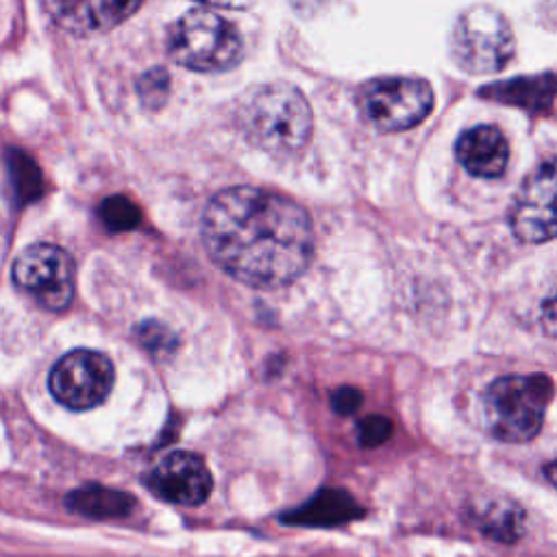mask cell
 Instances as JSON below:
<instances>
[{
  "instance_id": "1",
  "label": "cell",
  "mask_w": 557,
  "mask_h": 557,
  "mask_svg": "<svg viewBox=\"0 0 557 557\" xmlns=\"http://www.w3.org/2000/svg\"><path fill=\"white\" fill-rule=\"evenodd\" d=\"M203 242L220 270L262 290L292 283L314 257L307 212L259 188L218 192L203 214Z\"/></svg>"
},
{
  "instance_id": "2",
  "label": "cell",
  "mask_w": 557,
  "mask_h": 557,
  "mask_svg": "<svg viewBox=\"0 0 557 557\" xmlns=\"http://www.w3.org/2000/svg\"><path fill=\"white\" fill-rule=\"evenodd\" d=\"M240 123L253 147L277 157L299 153L314 127L307 99L290 84L255 90L240 110Z\"/></svg>"
},
{
  "instance_id": "3",
  "label": "cell",
  "mask_w": 557,
  "mask_h": 557,
  "mask_svg": "<svg viewBox=\"0 0 557 557\" xmlns=\"http://www.w3.org/2000/svg\"><path fill=\"white\" fill-rule=\"evenodd\" d=\"M550 398L553 381L546 375L501 377L483 396L485 429L501 442H529L542 429Z\"/></svg>"
},
{
  "instance_id": "4",
  "label": "cell",
  "mask_w": 557,
  "mask_h": 557,
  "mask_svg": "<svg viewBox=\"0 0 557 557\" xmlns=\"http://www.w3.org/2000/svg\"><path fill=\"white\" fill-rule=\"evenodd\" d=\"M170 58L194 73H225L244 53L240 31L207 8L183 14L168 31Z\"/></svg>"
},
{
  "instance_id": "5",
  "label": "cell",
  "mask_w": 557,
  "mask_h": 557,
  "mask_svg": "<svg viewBox=\"0 0 557 557\" xmlns=\"http://www.w3.org/2000/svg\"><path fill=\"white\" fill-rule=\"evenodd\" d=\"M514 55V34L507 18L494 8L466 10L451 34V58L468 75L503 71Z\"/></svg>"
},
{
  "instance_id": "6",
  "label": "cell",
  "mask_w": 557,
  "mask_h": 557,
  "mask_svg": "<svg viewBox=\"0 0 557 557\" xmlns=\"http://www.w3.org/2000/svg\"><path fill=\"white\" fill-rule=\"evenodd\" d=\"M357 105L366 123L383 134H401L420 125L433 110V90L422 79L381 77L362 86Z\"/></svg>"
},
{
  "instance_id": "7",
  "label": "cell",
  "mask_w": 557,
  "mask_h": 557,
  "mask_svg": "<svg viewBox=\"0 0 557 557\" xmlns=\"http://www.w3.org/2000/svg\"><path fill=\"white\" fill-rule=\"evenodd\" d=\"M75 262L55 244H34L14 264V283L45 309L64 312L75 299Z\"/></svg>"
},
{
  "instance_id": "8",
  "label": "cell",
  "mask_w": 557,
  "mask_h": 557,
  "mask_svg": "<svg viewBox=\"0 0 557 557\" xmlns=\"http://www.w3.org/2000/svg\"><path fill=\"white\" fill-rule=\"evenodd\" d=\"M114 381L116 370L110 357L88 349L64 355L49 377L53 396L73 412L99 407L112 394Z\"/></svg>"
},
{
  "instance_id": "9",
  "label": "cell",
  "mask_w": 557,
  "mask_h": 557,
  "mask_svg": "<svg viewBox=\"0 0 557 557\" xmlns=\"http://www.w3.org/2000/svg\"><path fill=\"white\" fill-rule=\"evenodd\" d=\"M555 162L546 160L537 170L520 186L511 212L509 225L514 236L527 244H544L555 236Z\"/></svg>"
},
{
  "instance_id": "10",
  "label": "cell",
  "mask_w": 557,
  "mask_h": 557,
  "mask_svg": "<svg viewBox=\"0 0 557 557\" xmlns=\"http://www.w3.org/2000/svg\"><path fill=\"white\" fill-rule=\"evenodd\" d=\"M147 485L166 503L199 507L210 498L214 479L201 455L175 451L149 472Z\"/></svg>"
},
{
  "instance_id": "11",
  "label": "cell",
  "mask_w": 557,
  "mask_h": 557,
  "mask_svg": "<svg viewBox=\"0 0 557 557\" xmlns=\"http://www.w3.org/2000/svg\"><path fill=\"white\" fill-rule=\"evenodd\" d=\"M459 164L477 179H498L509 164V144L505 136L490 125L464 131L455 147Z\"/></svg>"
},
{
  "instance_id": "12",
  "label": "cell",
  "mask_w": 557,
  "mask_h": 557,
  "mask_svg": "<svg viewBox=\"0 0 557 557\" xmlns=\"http://www.w3.org/2000/svg\"><path fill=\"white\" fill-rule=\"evenodd\" d=\"M140 10V3H49L47 12L51 18L71 34H103L118 27L134 12Z\"/></svg>"
},
{
  "instance_id": "13",
  "label": "cell",
  "mask_w": 557,
  "mask_h": 557,
  "mask_svg": "<svg viewBox=\"0 0 557 557\" xmlns=\"http://www.w3.org/2000/svg\"><path fill=\"white\" fill-rule=\"evenodd\" d=\"M362 516H364V507L353 498V494L338 488H325V490H318L303 505L286 511L281 516V522L296 524V527L329 529V527L346 524Z\"/></svg>"
},
{
  "instance_id": "14",
  "label": "cell",
  "mask_w": 557,
  "mask_h": 557,
  "mask_svg": "<svg viewBox=\"0 0 557 557\" xmlns=\"http://www.w3.org/2000/svg\"><path fill=\"white\" fill-rule=\"evenodd\" d=\"M136 505L138 503L129 492H121L99 483L77 488L66 496V507L71 511L92 520L127 518L136 509Z\"/></svg>"
},
{
  "instance_id": "15",
  "label": "cell",
  "mask_w": 557,
  "mask_h": 557,
  "mask_svg": "<svg viewBox=\"0 0 557 557\" xmlns=\"http://www.w3.org/2000/svg\"><path fill=\"white\" fill-rule=\"evenodd\" d=\"M553 73H546L542 77H527V79H514L507 84H494L481 92V97L509 103L514 107H522L535 114L550 112L553 105Z\"/></svg>"
},
{
  "instance_id": "16",
  "label": "cell",
  "mask_w": 557,
  "mask_h": 557,
  "mask_svg": "<svg viewBox=\"0 0 557 557\" xmlns=\"http://www.w3.org/2000/svg\"><path fill=\"white\" fill-rule=\"evenodd\" d=\"M472 524L494 542L514 544L524 533V511L509 501H490L472 511Z\"/></svg>"
},
{
  "instance_id": "17",
  "label": "cell",
  "mask_w": 557,
  "mask_h": 557,
  "mask_svg": "<svg viewBox=\"0 0 557 557\" xmlns=\"http://www.w3.org/2000/svg\"><path fill=\"white\" fill-rule=\"evenodd\" d=\"M101 220L103 225L114 231V233H123V231H134L140 220V207L136 203H131L127 197H110L101 203Z\"/></svg>"
},
{
  "instance_id": "18",
  "label": "cell",
  "mask_w": 557,
  "mask_h": 557,
  "mask_svg": "<svg viewBox=\"0 0 557 557\" xmlns=\"http://www.w3.org/2000/svg\"><path fill=\"white\" fill-rule=\"evenodd\" d=\"M138 92H140V99L144 101L147 107L151 110H157L166 103L168 94H170V77L164 68H153L149 71L140 84H138Z\"/></svg>"
},
{
  "instance_id": "19",
  "label": "cell",
  "mask_w": 557,
  "mask_h": 557,
  "mask_svg": "<svg viewBox=\"0 0 557 557\" xmlns=\"http://www.w3.org/2000/svg\"><path fill=\"white\" fill-rule=\"evenodd\" d=\"M12 170L16 175V190L23 197V201H34L36 197H40L42 177H40V170L36 168V164L27 155L18 153L12 160Z\"/></svg>"
},
{
  "instance_id": "20",
  "label": "cell",
  "mask_w": 557,
  "mask_h": 557,
  "mask_svg": "<svg viewBox=\"0 0 557 557\" xmlns=\"http://www.w3.org/2000/svg\"><path fill=\"white\" fill-rule=\"evenodd\" d=\"M136 333H138V340H140L149 351H153V353H157V355H162V353H173L175 346H177L175 333H173L168 327H164L162 322H157V320H147V322L138 325Z\"/></svg>"
},
{
  "instance_id": "21",
  "label": "cell",
  "mask_w": 557,
  "mask_h": 557,
  "mask_svg": "<svg viewBox=\"0 0 557 557\" xmlns=\"http://www.w3.org/2000/svg\"><path fill=\"white\" fill-rule=\"evenodd\" d=\"M392 435V422L385 416H368L357 425L359 444L366 448H375L383 444Z\"/></svg>"
},
{
  "instance_id": "22",
  "label": "cell",
  "mask_w": 557,
  "mask_h": 557,
  "mask_svg": "<svg viewBox=\"0 0 557 557\" xmlns=\"http://www.w3.org/2000/svg\"><path fill=\"white\" fill-rule=\"evenodd\" d=\"M362 392L357 388H351V385H344V388H338L331 396V405L338 414L342 416H349V414H355L359 407H362Z\"/></svg>"
},
{
  "instance_id": "23",
  "label": "cell",
  "mask_w": 557,
  "mask_h": 557,
  "mask_svg": "<svg viewBox=\"0 0 557 557\" xmlns=\"http://www.w3.org/2000/svg\"><path fill=\"white\" fill-rule=\"evenodd\" d=\"M544 320H546V333L553 336V331H555V296H553V292L544 301Z\"/></svg>"
}]
</instances>
